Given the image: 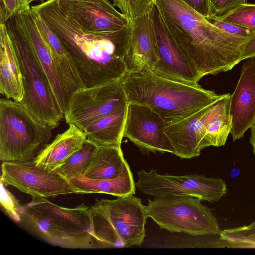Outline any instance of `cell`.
I'll use <instances>...</instances> for the list:
<instances>
[{
	"mask_svg": "<svg viewBox=\"0 0 255 255\" xmlns=\"http://www.w3.org/2000/svg\"><path fill=\"white\" fill-rule=\"evenodd\" d=\"M97 147V145L86 139L82 147L58 169L67 177L83 174L90 164Z\"/></svg>",
	"mask_w": 255,
	"mask_h": 255,
	"instance_id": "484cf974",
	"label": "cell"
},
{
	"mask_svg": "<svg viewBox=\"0 0 255 255\" xmlns=\"http://www.w3.org/2000/svg\"><path fill=\"white\" fill-rule=\"evenodd\" d=\"M26 1V2H27V3L29 5H30V3L31 2H32V0H25Z\"/></svg>",
	"mask_w": 255,
	"mask_h": 255,
	"instance_id": "f35d334b",
	"label": "cell"
},
{
	"mask_svg": "<svg viewBox=\"0 0 255 255\" xmlns=\"http://www.w3.org/2000/svg\"><path fill=\"white\" fill-rule=\"evenodd\" d=\"M158 49L152 71L157 75L189 85H197L202 78L189 62L168 32L154 3L151 12Z\"/></svg>",
	"mask_w": 255,
	"mask_h": 255,
	"instance_id": "4fadbf2b",
	"label": "cell"
},
{
	"mask_svg": "<svg viewBox=\"0 0 255 255\" xmlns=\"http://www.w3.org/2000/svg\"><path fill=\"white\" fill-rule=\"evenodd\" d=\"M128 105L101 118L84 130L86 138L97 146L121 147Z\"/></svg>",
	"mask_w": 255,
	"mask_h": 255,
	"instance_id": "603a6c76",
	"label": "cell"
},
{
	"mask_svg": "<svg viewBox=\"0 0 255 255\" xmlns=\"http://www.w3.org/2000/svg\"><path fill=\"white\" fill-rule=\"evenodd\" d=\"M128 104L119 79L79 89L71 96L64 116L67 124L84 131L96 121Z\"/></svg>",
	"mask_w": 255,
	"mask_h": 255,
	"instance_id": "30bf717a",
	"label": "cell"
},
{
	"mask_svg": "<svg viewBox=\"0 0 255 255\" xmlns=\"http://www.w3.org/2000/svg\"><path fill=\"white\" fill-rule=\"evenodd\" d=\"M216 19L236 23L255 31V4H241L228 14Z\"/></svg>",
	"mask_w": 255,
	"mask_h": 255,
	"instance_id": "83f0119b",
	"label": "cell"
},
{
	"mask_svg": "<svg viewBox=\"0 0 255 255\" xmlns=\"http://www.w3.org/2000/svg\"><path fill=\"white\" fill-rule=\"evenodd\" d=\"M92 234L98 248L140 246L148 218L144 205L133 195L97 199L90 207Z\"/></svg>",
	"mask_w": 255,
	"mask_h": 255,
	"instance_id": "5b68a950",
	"label": "cell"
},
{
	"mask_svg": "<svg viewBox=\"0 0 255 255\" xmlns=\"http://www.w3.org/2000/svg\"><path fill=\"white\" fill-rule=\"evenodd\" d=\"M56 0L67 16L84 30L90 32L116 31L131 24V21L118 11L108 0L87 2Z\"/></svg>",
	"mask_w": 255,
	"mask_h": 255,
	"instance_id": "5bb4252c",
	"label": "cell"
},
{
	"mask_svg": "<svg viewBox=\"0 0 255 255\" xmlns=\"http://www.w3.org/2000/svg\"><path fill=\"white\" fill-rule=\"evenodd\" d=\"M68 178L78 194L104 193L117 197L135 194V182L128 164L120 175L113 179H90L83 174Z\"/></svg>",
	"mask_w": 255,
	"mask_h": 255,
	"instance_id": "7402d4cb",
	"label": "cell"
},
{
	"mask_svg": "<svg viewBox=\"0 0 255 255\" xmlns=\"http://www.w3.org/2000/svg\"><path fill=\"white\" fill-rule=\"evenodd\" d=\"M167 124L150 107L128 103L124 130L126 137L146 152L175 153L164 129Z\"/></svg>",
	"mask_w": 255,
	"mask_h": 255,
	"instance_id": "7c38bea8",
	"label": "cell"
},
{
	"mask_svg": "<svg viewBox=\"0 0 255 255\" xmlns=\"http://www.w3.org/2000/svg\"><path fill=\"white\" fill-rule=\"evenodd\" d=\"M121 84L128 103L150 107L167 125L184 119L227 95L206 90L199 84L164 78L147 69L128 72Z\"/></svg>",
	"mask_w": 255,
	"mask_h": 255,
	"instance_id": "3957f363",
	"label": "cell"
},
{
	"mask_svg": "<svg viewBox=\"0 0 255 255\" xmlns=\"http://www.w3.org/2000/svg\"><path fill=\"white\" fill-rule=\"evenodd\" d=\"M0 181L32 198H47L78 194V190L58 169L51 170L36 165L33 161L2 162Z\"/></svg>",
	"mask_w": 255,
	"mask_h": 255,
	"instance_id": "8fae6325",
	"label": "cell"
},
{
	"mask_svg": "<svg viewBox=\"0 0 255 255\" xmlns=\"http://www.w3.org/2000/svg\"><path fill=\"white\" fill-rule=\"evenodd\" d=\"M20 223L48 244L67 249H97L92 234L91 208L56 205L46 198H32L22 206Z\"/></svg>",
	"mask_w": 255,
	"mask_h": 255,
	"instance_id": "277c9868",
	"label": "cell"
},
{
	"mask_svg": "<svg viewBox=\"0 0 255 255\" xmlns=\"http://www.w3.org/2000/svg\"><path fill=\"white\" fill-rule=\"evenodd\" d=\"M247 0H209L212 17L208 19L218 18L236 8Z\"/></svg>",
	"mask_w": 255,
	"mask_h": 255,
	"instance_id": "1f68e13d",
	"label": "cell"
},
{
	"mask_svg": "<svg viewBox=\"0 0 255 255\" xmlns=\"http://www.w3.org/2000/svg\"><path fill=\"white\" fill-rule=\"evenodd\" d=\"M32 13L38 29L51 48L63 88L66 93L72 94L84 86L72 57L45 22L39 15Z\"/></svg>",
	"mask_w": 255,
	"mask_h": 255,
	"instance_id": "ffe728a7",
	"label": "cell"
},
{
	"mask_svg": "<svg viewBox=\"0 0 255 255\" xmlns=\"http://www.w3.org/2000/svg\"><path fill=\"white\" fill-rule=\"evenodd\" d=\"M221 248L255 249V226L221 230Z\"/></svg>",
	"mask_w": 255,
	"mask_h": 255,
	"instance_id": "4316f807",
	"label": "cell"
},
{
	"mask_svg": "<svg viewBox=\"0 0 255 255\" xmlns=\"http://www.w3.org/2000/svg\"><path fill=\"white\" fill-rule=\"evenodd\" d=\"M113 5L131 21L150 13L153 9L154 0H113Z\"/></svg>",
	"mask_w": 255,
	"mask_h": 255,
	"instance_id": "f1b7e54d",
	"label": "cell"
},
{
	"mask_svg": "<svg viewBox=\"0 0 255 255\" xmlns=\"http://www.w3.org/2000/svg\"><path fill=\"white\" fill-rule=\"evenodd\" d=\"M255 57V32L253 36L247 41L241 56L240 62L247 59H252Z\"/></svg>",
	"mask_w": 255,
	"mask_h": 255,
	"instance_id": "e575fe53",
	"label": "cell"
},
{
	"mask_svg": "<svg viewBox=\"0 0 255 255\" xmlns=\"http://www.w3.org/2000/svg\"><path fill=\"white\" fill-rule=\"evenodd\" d=\"M0 181L1 205L7 215L13 220L20 222L21 207L19 201L5 187Z\"/></svg>",
	"mask_w": 255,
	"mask_h": 255,
	"instance_id": "f546056e",
	"label": "cell"
},
{
	"mask_svg": "<svg viewBox=\"0 0 255 255\" xmlns=\"http://www.w3.org/2000/svg\"><path fill=\"white\" fill-rule=\"evenodd\" d=\"M128 164L121 147L98 146L90 164L83 175L93 179H113L120 175Z\"/></svg>",
	"mask_w": 255,
	"mask_h": 255,
	"instance_id": "d4e9b609",
	"label": "cell"
},
{
	"mask_svg": "<svg viewBox=\"0 0 255 255\" xmlns=\"http://www.w3.org/2000/svg\"><path fill=\"white\" fill-rule=\"evenodd\" d=\"M58 37L70 54L84 87L121 79L127 73L131 24L116 31L84 30L59 7L56 0L31 6Z\"/></svg>",
	"mask_w": 255,
	"mask_h": 255,
	"instance_id": "6da1fadb",
	"label": "cell"
},
{
	"mask_svg": "<svg viewBox=\"0 0 255 255\" xmlns=\"http://www.w3.org/2000/svg\"><path fill=\"white\" fill-rule=\"evenodd\" d=\"M173 40L202 77L231 70L249 39L214 25L182 0H154Z\"/></svg>",
	"mask_w": 255,
	"mask_h": 255,
	"instance_id": "7a4b0ae2",
	"label": "cell"
},
{
	"mask_svg": "<svg viewBox=\"0 0 255 255\" xmlns=\"http://www.w3.org/2000/svg\"><path fill=\"white\" fill-rule=\"evenodd\" d=\"M209 106L165 127L164 131L175 150L174 155L182 159H190L200 155L201 151L207 147L204 122Z\"/></svg>",
	"mask_w": 255,
	"mask_h": 255,
	"instance_id": "e0dca14e",
	"label": "cell"
},
{
	"mask_svg": "<svg viewBox=\"0 0 255 255\" xmlns=\"http://www.w3.org/2000/svg\"><path fill=\"white\" fill-rule=\"evenodd\" d=\"M151 12L131 21L129 49L125 60L128 72L143 69L152 70L157 60V45Z\"/></svg>",
	"mask_w": 255,
	"mask_h": 255,
	"instance_id": "2e32d148",
	"label": "cell"
},
{
	"mask_svg": "<svg viewBox=\"0 0 255 255\" xmlns=\"http://www.w3.org/2000/svg\"><path fill=\"white\" fill-rule=\"evenodd\" d=\"M16 15L22 29L48 78L56 100L64 114L68 101L55 66L51 48L38 29L31 8L19 11Z\"/></svg>",
	"mask_w": 255,
	"mask_h": 255,
	"instance_id": "ac0fdd59",
	"label": "cell"
},
{
	"mask_svg": "<svg viewBox=\"0 0 255 255\" xmlns=\"http://www.w3.org/2000/svg\"><path fill=\"white\" fill-rule=\"evenodd\" d=\"M0 93L6 98L20 103L24 96L19 60L5 23L0 24Z\"/></svg>",
	"mask_w": 255,
	"mask_h": 255,
	"instance_id": "d6986e66",
	"label": "cell"
},
{
	"mask_svg": "<svg viewBox=\"0 0 255 255\" xmlns=\"http://www.w3.org/2000/svg\"><path fill=\"white\" fill-rule=\"evenodd\" d=\"M135 187L143 193L153 197L191 196L212 203L227 193L225 181L197 174L184 175L159 174L156 170L141 169L136 173Z\"/></svg>",
	"mask_w": 255,
	"mask_h": 255,
	"instance_id": "9c48e42d",
	"label": "cell"
},
{
	"mask_svg": "<svg viewBox=\"0 0 255 255\" xmlns=\"http://www.w3.org/2000/svg\"><path fill=\"white\" fill-rule=\"evenodd\" d=\"M231 133L234 141L244 136L255 121V59L246 61L236 88L231 95Z\"/></svg>",
	"mask_w": 255,
	"mask_h": 255,
	"instance_id": "9a60e30c",
	"label": "cell"
},
{
	"mask_svg": "<svg viewBox=\"0 0 255 255\" xmlns=\"http://www.w3.org/2000/svg\"><path fill=\"white\" fill-rule=\"evenodd\" d=\"M250 226H255V221H254V222H253L252 223H251V224L249 225Z\"/></svg>",
	"mask_w": 255,
	"mask_h": 255,
	"instance_id": "ab89813d",
	"label": "cell"
},
{
	"mask_svg": "<svg viewBox=\"0 0 255 255\" xmlns=\"http://www.w3.org/2000/svg\"><path fill=\"white\" fill-rule=\"evenodd\" d=\"M58 134L33 160L45 168L59 169L74 153L81 149L86 138L84 131L74 125Z\"/></svg>",
	"mask_w": 255,
	"mask_h": 255,
	"instance_id": "44dd1931",
	"label": "cell"
},
{
	"mask_svg": "<svg viewBox=\"0 0 255 255\" xmlns=\"http://www.w3.org/2000/svg\"><path fill=\"white\" fill-rule=\"evenodd\" d=\"M60 1H77V2H87L90 1L92 0H58Z\"/></svg>",
	"mask_w": 255,
	"mask_h": 255,
	"instance_id": "8d00e7d4",
	"label": "cell"
},
{
	"mask_svg": "<svg viewBox=\"0 0 255 255\" xmlns=\"http://www.w3.org/2000/svg\"><path fill=\"white\" fill-rule=\"evenodd\" d=\"M52 129L39 122L20 102L0 100V159L34 160L49 143Z\"/></svg>",
	"mask_w": 255,
	"mask_h": 255,
	"instance_id": "52a82bcc",
	"label": "cell"
},
{
	"mask_svg": "<svg viewBox=\"0 0 255 255\" xmlns=\"http://www.w3.org/2000/svg\"><path fill=\"white\" fill-rule=\"evenodd\" d=\"M194 10L208 19L212 17L209 0H182Z\"/></svg>",
	"mask_w": 255,
	"mask_h": 255,
	"instance_id": "836d02e7",
	"label": "cell"
},
{
	"mask_svg": "<svg viewBox=\"0 0 255 255\" xmlns=\"http://www.w3.org/2000/svg\"><path fill=\"white\" fill-rule=\"evenodd\" d=\"M8 35L18 57L24 96L20 102L39 122L52 129L63 118L48 78L28 40L16 13L5 23Z\"/></svg>",
	"mask_w": 255,
	"mask_h": 255,
	"instance_id": "8992f818",
	"label": "cell"
},
{
	"mask_svg": "<svg viewBox=\"0 0 255 255\" xmlns=\"http://www.w3.org/2000/svg\"><path fill=\"white\" fill-rule=\"evenodd\" d=\"M231 94L227 95L209 106L204 119L207 147L225 144L232 128L230 112Z\"/></svg>",
	"mask_w": 255,
	"mask_h": 255,
	"instance_id": "cb8c5ba5",
	"label": "cell"
},
{
	"mask_svg": "<svg viewBox=\"0 0 255 255\" xmlns=\"http://www.w3.org/2000/svg\"><path fill=\"white\" fill-rule=\"evenodd\" d=\"M31 8L25 0H0V24H4L14 14Z\"/></svg>",
	"mask_w": 255,
	"mask_h": 255,
	"instance_id": "4dcf8cb0",
	"label": "cell"
},
{
	"mask_svg": "<svg viewBox=\"0 0 255 255\" xmlns=\"http://www.w3.org/2000/svg\"><path fill=\"white\" fill-rule=\"evenodd\" d=\"M201 201L191 196H157L144 207L160 229L196 237L219 236L217 220Z\"/></svg>",
	"mask_w": 255,
	"mask_h": 255,
	"instance_id": "ba28073f",
	"label": "cell"
},
{
	"mask_svg": "<svg viewBox=\"0 0 255 255\" xmlns=\"http://www.w3.org/2000/svg\"><path fill=\"white\" fill-rule=\"evenodd\" d=\"M250 128L251 129V134L250 142L253 146V152L255 155V121Z\"/></svg>",
	"mask_w": 255,
	"mask_h": 255,
	"instance_id": "d590c367",
	"label": "cell"
},
{
	"mask_svg": "<svg viewBox=\"0 0 255 255\" xmlns=\"http://www.w3.org/2000/svg\"><path fill=\"white\" fill-rule=\"evenodd\" d=\"M208 19L215 26L236 36L250 39L255 32L254 31L232 22L224 21L216 18Z\"/></svg>",
	"mask_w": 255,
	"mask_h": 255,
	"instance_id": "d6a6232c",
	"label": "cell"
},
{
	"mask_svg": "<svg viewBox=\"0 0 255 255\" xmlns=\"http://www.w3.org/2000/svg\"><path fill=\"white\" fill-rule=\"evenodd\" d=\"M32 0V1H40L41 2V3H43V2L50 1L51 0Z\"/></svg>",
	"mask_w": 255,
	"mask_h": 255,
	"instance_id": "74e56055",
	"label": "cell"
}]
</instances>
